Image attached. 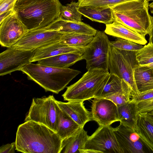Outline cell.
I'll return each mask as SVG.
<instances>
[{"label":"cell","mask_w":153,"mask_h":153,"mask_svg":"<svg viewBox=\"0 0 153 153\" xmlns=\"http://www.w3.org/2000/svg\"><path fill=\"white\" fill-rule=\"evenodd\" d=\"M62 140L46 126L33 121H25L18 128L16 150L25 153H60Z\"/></svg>","instance_id":"6da1fadb"},{"label":"cell","mask_w":153,"mask_h":153,"mask_svg":"<svg viewBox=\"0 0 153 153\" xmlns=\"http://www.w3.org/2000/svg\"><path fill=\"white\" fill-rule=\"evenodd\" d=\"M59 0H18L14 10L28 30L46 27L60 17Z\"/></svg>","instance_id":"7a4b0ae2"},{"label":"cell","mask_w":153,"mask_h":153,"mask_svg":"<svg viewBox=\"0 0 153 153\" xmlns=\"http://www.w3.org/2000/svg\"><path fill=\"white\" fill-rule=\"evenodd\" d=\"M149 4L147 0H133L112 7L114 22L145 37L150 35L153 20L149 12Z\"/></svg>","instance_id":"3957f363"},{"label":"cell","mask_w":153,"mask_h":153,"mask_svg":"<svg viewBox=\"0 0 153 153\" xmlns=\"http://www.w3.org/2000/svg\"><path fill=\"white\" fill-rule=\"evenodd\" d=\"M20 71L27 76L46 91L58 94L81 72L69 68H62L30 63Z\"/></svg>","instance_id":"277c9868"},{"label":"cell","mask_w":153,"mask_h":153,"mask_svg":"<svg viewBox=\"0 0 153 153\" xmlns=\"http://www.w3.org/2000/svg\"><path fill=\"white\" fill-rule=\"evenodd\" d=\"M108 71L100 69L88 70L77 81L67 87L62 96L68 101H83L98 98L110 76Z\"/></svg>","instance_id":"5b68a950"},{"label":"cell","mask_w":153,"mask_h":153,"mask_svg":"<svg viewBox=\"0 0 153 153\" xmlns=\"http://www.w3.org/2000/svg\"><path fill=\"white\" fill-rule=\"evenodd\" d=\"M136 52L121 50L110 45L108 57L110 73L123 79L129 86L132 97L140 94L134 79L135 69L138 64Z\"/></svg>","instance_id":"8992f818"},{"label":"cell","mask_w":153,"mask_h":153,"mask_svg":"<svg viewBox=\"0 0 153 153\" xmlns=\"http://www.w3.org/2000/svg\"><path fill=\"white\" fill-rule=\"evenodd\" d=\"M53 95L33 99L25 121L43 124L56 132L59 122L60 108Z\"/></svg>","instance_id":"52a82bcc"},{"label":"cell","mask_w":153,"mask_h":153,"mask_svg":"<svg viewBox=\"0 0 153 153\" xmlns=\"http://www.w3.org/2000/svg\"><path fill=\"white\" fill-rule=\"evenodd\" d=\"M111 42L103 31L97 30L93 39L85 47L82 56L87 70L100 69L108 71Z\"/></svg>","instance_id":"ba28073f"},{"label":"cell","mask_w":153,"mask_h":153,"mask_svg":"<svg viewBox=\"0 0 153 153\" xmlns=\"http://www.w3.org/2000/svg\"><path fill=\"white\" fill-rule=\"evenodd\" d=\"M80 153H123L117 141L114 128L100 126L88 137Z\"/></svg>","instance_id":"9c48e42d"},{"label":"cell","mask_w":153,"mask_h":153,"mask_svg":"<svg viewBox=\"0 0 153 153\" xmlns=\"http://www.w3.org/2000/svg\"><path fill=\"white\" fill-rule=\"evenodd\" d=\"M63 33L45 28L28 32L13 46L19 49L30 50L60 41Z\"/></svg>","instance_id":"30bf717a"},{"label":"cell","mask_w":153,"mask_h":153,"mask_svg":"<svg viewBox=\"0 0 153 153\" xmlns=\"http://www.w3.org/2000/svg\"><path fill=\"white\" fill-rule=\"evenodd\" d=\"M35 50H26L12 46L0 53V75L3 76L13 71H20L31 63Z\"/></svg>","instance_id":"8fae6325"},{"label":"cell","mask_w":153,"mask_h":153,"mask_svg":"<svg viewBox=\"0 0 153 153\" xmlns=\"http://www.w3.org/2000/svg\"><path fill=\"white\" fill-rule=\"evenodd\" d=\"M0 25V43L7 48L15 44L28 31L16 12L5 18Z\"/></svg>","instance_id":"7c38bea8"},{"label":"cell","mask_w":153,"mask_h":153,"mask_svg":"<svg viewBox=\"0 0 153 153\" xmlns=\"http://www.w3.org/2000/svg\"><path fill=\"white\" fill-rule=\"evenodd\" d=\"M91 108L92 120L100 126H109L119 121L117 106L108 99L94 98Z\"/></svg>","instance_id":"4fadbf2b"},{"label":"cell","mask_w":153,"mask_h":153,"mask_svg":"<svg viewBox=\"0 0 153 153\" xmlns=\"http://www.w3.org/2000/svg\"><path fill=\"white\" fill-rule=\"evenodd\" d=\"M114 131L123 153H145V146L138 133L121 123Z\"/></svg>","instance_id":"5bb4252c"},{"label":"cell","mask_w":153,"mask_h":153,"mask_svg":"<svg viewBox=\"0 0 153 153\" xmlns=\"http://www.w3.org/2000/svg\"><path fill=\"white\" fill-rule=\"evenodd\" d=\"M46 29L62 33L83 34L94 36L97 30L82 22H76L60 17L45 27Z\"/></svg>","instance_id":"9a60e30c"},{"label":"cell","mask_w":153,"mask_h":153,"mask_svg":"<svg viewBox=\"0 0 153 153\" xmlns=\"http://www.w3.org/2000/svg\"><path fill=\"white\" fill-rule=\"evenodd\" d=\"M85 47L70 46L61 43L59 42H57L35 49L30 62L31 63L38 62L44 59L64 53L75 52L84 53Z\"/></svg>","instance_id":"2e32d148"},{"label":"cell","mask_w":153,"mask_h":153,"mask_svg":"<svg viewBox=\"0 0 153 153\" xmlns=\"http://www.w3.org/2000/svg\"><path fill=\"white\" fill-rule=\"evenodd\" d=\"M56 102L60 109L80 127H84L87 123L92 120L91 112L85 108L83 102Z\"/></svg>","instance_id":"e0dca14e"},{"label":"cell","mask_w":153,"mask_h":153,"mask_svg":"<svg viewBox=\"0 0 153 153\" xmlns=\"http://www.w3.org/2000/svg\"><path fill=\"white\" fill-rule=\"evenodd\" d=\"M137 132L145 146L153 152V116L148 112L138 114Z\"/></svg>","instance_id":"ac0fdd59"},{"label":"cell","mask_w":153,"mask_h":153,"mask_svg":"<svg viewBox=\"0 0 153 153\" xmlns=\"http://www.w3.org/2000/svg\"><path fill=\"white\" fill-rule=\"evenodd\" d=\"M104 32L109 35L127 39L140 45H144L147 42L145 37L115 22L106 25Z\"/></svg>","instance_id":"d6986e66"},{"label":"cell","mask_w":153,"mask_h":153,"mask_svg":"<svg viewBox=\"0 0 153 153\" xmlns=\"http://www.w3.org/2000/svg\"><path fill=\"white\" fill-rule=\"evenodd\" d=\"M84 53H66L44 59L37 64L59 68H67L77 62L83 59Z\"/></svg>","instance_id":"ffe728a7"},{"label":"cell","mask_w":153,"mask_h":153,"mask_svg":"<svg viewBox=\"0 0 153 153\" xmlns=\"http://www.w3.org/2000/svg\"><path fill=\"white\" fill-rule=\"evenodd\" d=\"M78 10L83 16L93 21L111 24L114 22L113 11L110 7H79Z\"/></svg>","instance_id":"44dd1931"},{"label":"cell","mask_w":153,"mask_h":153,"mask_svg":"<svg viewBox=\"0 0 153 153\" xmlns=\"http://www.w3.org/2000/svg\"><path fill=\"white\" fill-rule=\"evenodd\" d=\"M137 104L132 100L117 106L119 121L137 132L138 120Z\"/></svg>","instance_id":"7402d4cb"},{"label":"cell","mask_w":153,"mask_h":153,"mask_svg":"<svg viewBox=\"0 0 153 153\" xmlns=\"http://www.w3.org/2000/svg\"><path fill=\"white\" fill-rule=\"evenodd\" d=\"M81 127L74 134L62 140L60 153H80L89 136Z\"/></svg>","instance_id":"603a6c76"},{"label":"cell","mask_w":153,"mask_h":153,"mask_svg":"<svg viewBox=\"0 0 153 153\" xmlns=\"http://www.w3.org/2000/svg\"><path fill=\"white\" fill-rule=\"evenodd\" d=\"M110 76L104 88L98 98H105L116 93L123 94L132 96L131 89L123 79L116 75L110 73Z\"/></svg>","instance_id":"cb8c5ba5"},{"label":"cell","mask_w":153,"mask_h":153,"mask_svg":"<svg viewBox=\"0 0 153 153\" xmlns=\"http://www.w3.org/2000/svg\"><path fill=\"white\" fill-rule=\"evenodd\" d=\"M134 78L140 92L153 89V68L138 64L134 70Z\"/></svg>","instance_id":"d4e9b609"},{"label":"cell","mask_w":153,"mask_h":153,"mask_svg":"<svg viewBox=\"0 0 153 153\" xmlns=\"http://www.w3.org/2000/svg\"><path fill=\"white\" fill-rule=\"evenodd\" d=\"M81 127L60 108L56 133L63 140L74 134Z\"/></svg>","instance_id":"484cf974"},{"label":"cell","mask_w":153,"mask_h":153,"mask_svg":"<svg viewBox=\"0 0 153 153\" xmlns=\"http://www.w3.org/2000/svg\"><path fill=\"white\" fill-rule=\"evenodd\" d=\"M94 37L83 34L63 33L59 42L70 46L85 47L90 42Z\"/></svg>","instance_id":"4316f807"},{"label":"cell","mask_w":153,"mask_h":153,"mask_svg":"<svg viewBox=\"0 0 153 153\" xmlns=\"http://www.w3.org/2000/svg\"><path fill=\"white\" fill-rule=\"evenodd\" d=\"M78 2L72 1L70 3L62 6L59 17L63 20L76 22H82V15L79 11Z\"/></svg>","instance_id":"83f0119b"},{"label":"cell","mask_w":153,"mask_h":153,"mask_svg":"<svg viewBox=\"0 0 153 153\" xmlns=\"http://www.w3.org/2000/svg\"><path fill=\"white\" fill-rule=\"evenodd\" d=\"M136 58L139 65H145L153 62V44L149 42L136 52Z\"/></svg>","instance_id":"f1b7e54d"},{"label":"cell","mask_w":153,"mask_h":153,"mask_svg":"<svg viewBox=\"0 0 153 153\" xmlns=\"http://www.w3.org/2000/svg\"><path fill=\"white\" fill-rule=\"evenodd\" d=\"M133 0H78L79 7H111L120 3ZM149 2L153 0H147Z\"/></svg>","instance_id":"f546056e"},{"label":"cell","mask_w":153,"mask_h":153,"mask_svg":"<svg viewBox=\"0 0 153 153\" xmlns=\"http://www.w3.org/2000/svg\"><path fill=\"white\" fill-rule=\"evenodd\" d=\"M115 41L111 42V45L121 50L136 51L143 46L132 41L120 38Z\"/></svg>","instance_id":"4dcf8cb0"},{"label":"cell","mask_w":153,"mask_h":153,"mask_svg":"<svg viewBox=\"0 0 153 153\" xmlns=\"http://www.w3.org/2000/svg\"><path fill=\"white\" fill-rule=\"evenodd\" d=\"M132 96L123 94L116 93L105 98L114 102L117 106L124 104L131 100Z\"/></svg>","instance_id":"1f68e13d"},{"label":"cell","mask_w":153,"mask_h":153,"mask_svg":"<svg viewBox=\"0 0 153 153\" xmlns=\"http://www.w3.org/2000/svg\"><path fill=\"white\" fill-rule=\"evenodd\" d=\"M138 113L148 112L153 111V98L144 100L137 104Z\"/></svg>","instance_id":"d6a6232c"},{"label":"cell","mask_w":153,"mask_h":153,"mask_svg":"<svg viewBox=\"0 0 153 153\" xmlns=\"http://www.w3.org/2000/svg\"><path fill=\"white\" fill-rule=\"evenodd\" d=\"M153 98V89L140 92L137 96H132L131 99L137 104L144 100Z\"/></svg>","instance_id":"836d02e7"},{"label":"cell","mask_w":153,"mask_h":153,"mask_svg":"<svg viewBox=\"0 0 153 153\" xmlns=\"http://www.w3.org/2000/svg\"><path fill=\"white\" fill-rule=\"evenodd\" d=\"M18 0H0V14L7 11L14 10Z\"/></svg>","instance_id":"e575fe53"},{"label":"cell","mask_w":153,"mask_h":153,"mask_svg":"<svg viewBox=\"0 0 153 153\" xmlns=\"http://www.w3.org/2000/svg\"><path fill=\"white\" fill-rule=\"evenodd\" d=\"M16 150L15 141L1 146L0 148L1 153H14Z\"/></svg>","instance_id":"d590c367"},{"label":"cell","mask_w":153,"mask_h":153,"mask_svg":"<svg viewBox=\"0 0 153 153\" xmlns=\"http://www.w3.org/2000/svg\"><path fill=\"white\" fill-rule=\"evenodd\" d=\"M15 13L14 10L7 11L0 14V23L6 18Z\"/></svg>","instance_id":"8d00e7d4"},{"label":"cell","mask_w":153,"mask_h":153,"mask_svg":"<svg viewBox=\"0 0 153 153\" xmlns=\"http://www.w3.org/2000/svg\"><path fill=\"white\" fill-rule=\"evenodd\" d=\"M149 42L153 44V20L151 29V32L149 35Z\"/></svg>","instance_id":"74e56055"},{"label":"cell","mask_w":153,"mask_h":153,"mask_svg":"<svg viewBox=\"0 0 153 153\" xmlns=\"http://www.w3.org/2000/svg\"><path fill=\"white\" fill-rule=\"evenodd\" d=\"M149 7L151 13H153V1L152 2L149 4Z\"/></svg>","instance_id":"f35d334b"},{"label":"cell","mask_w":153,"mask_h":153,"mask_svg":"<svg viewBox=\"0 0 153 153\" xmlns=\"http://www.w3.org/2000/svg\"><path fill=\"white\" fill-rule=\"evenodd\" d=\"M144 65L150 68H153V62Z\"/></svg>","instance_id":"ab89813d"},{"label":"cell","mask_w":153,"mask_h":153,"mask_svg":"<svg viewBox=\"0 0 153 153\" xmlns=\"http://www.w3.org/2000/svg\"><path fill=\"white\" fill-rule=\"evenodd\" d=\"M148 113L150 114L153 116V111L148 112Z\"/></svg>","instance_id":"60d3db41"}]
</instances>
